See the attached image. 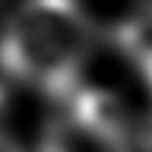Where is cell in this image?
Instances as JSON below:
<instances>
[{"label":"cell","instance_id":"1","mask_svg":"<svg viewBox=\"0 0 152 152\" xmlns=\"http://www.w3.org/2000/svg\"><path fill=\"white\" fill-rule=\"evenodd\" d=\"M95 24L74 2L21 5L0 28V71L52 102L83 88L81 74L95 45Z\"/></svg>","mask_w":152,"mask_h":152},{"label":"cell","instance_id":"2","mask_svg":"<svg viewBox=\"0 0 152 152\" xmlns=\"http://www.w3.org/2000/svg\"><path fill=\"white\" fill-rule=\"evenodd\" d=\"M69 121L78 133L114 150L133 128V116L126 100L102 86H83L69 100Z\"/></svg>","mask_w":152,"mask_h":152},{"label":"cell","instance_id":"3","mask_svg":"<svg viewBox=\"0 0 152 152\" xmlns=\"http://www.w3.org/2000/svg\"><path fill=\"white\" fill-rule=\"evenodd\" d=\"M12 152H69V145L64 140V126L62 121H52L48 133L38 140H31L28 145H17Z\"/></svg>","mask_w":152,"mask_h":152},{"label":"cell","instance_id":"4","mask_svg":"<svg viewBox=\"0 0 152 152\" xmlns=\"http://www.w3.org/2000/svg\"><path fill=\"white\" fill-rule=\"evenodd\" d=\"M14 142L10 138V100L5 88L0 86V152H12Z\"/></svg>","mask_w":152,"mask_h":152}]
</instances>
